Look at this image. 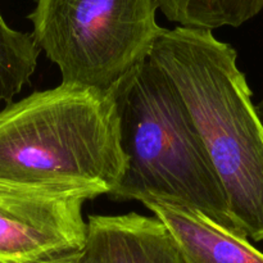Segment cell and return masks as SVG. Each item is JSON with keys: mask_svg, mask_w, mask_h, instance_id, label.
Wrapping results in <instances>:
<instances>
[{"mask_svg": "<svg viewBox=\"0 0 263 263\" xmlns=\"http://www.w3.org/2000/svg\"><path fill=\"white\" fill-rule=\"evenodd\" d=\"M166 18L181 27L213 31L239 27L262 12L263 0H157Z\"/></svg>", "mask_w": 263, "mask_h": 263, "instance_id": "obj_8", "label": "cell"}, {"mask_svg": "<svg viewBox=\"0 0 263 263\" xmlns=\"http://www.w3.org/2000/svg\"><path fill=\"white\" fill-rule=\"evenodd\" d=\"M179 89L221 180L231 215L263 241V125L238 53L213 31L163 28L149 54Z\"/></svg>", "mask_w": 263, "mask_h": 263, "instance_id": "obj_1", "label": "cell"}, {"mask_svg": "<svg viewBox=\"0 0 263 263\" xmlns=\"http://www.w3.org/2000/svg\"><path fill=\"white\" fill-rule=\"evenodd\" d=\"M157 0H36L28 14L63 84L112 89L149 58L163 28Z\"/></svg>", "mask_w": 263, "mask_h": 263, "instance_id": "obj_4", "label": "cell"}, {"mask_svg": "<svg viewBox=\"0 0 263 263\" xmlns=\"http://www.w3.org/2000/svg\"><path fill=\"white\" fill-rule=\"evenodd\" d=\"M36 263H94L92 259L90 258L87 249L85 248L84 251L76 252V253L66 254V256L57 257V258L46 259V261L36 262Z\"/></svg>", "mask_w": 263, "mask_h": 263, "instance_id": "obj_10", "label": "cell"}, {"mask_svg": "<svg viewBox=\"0 0 263 263\" xmlns=\"http://www.w3.org/2000/svg\"><path fill=\"white\" fill-rule=\"evenodd\" d=\"M256 109H257V113H258L259 120H261V122L263 125V98L261 99V102L256 105Z\"/></svg>", "mask_w": 263, "mask_h": 263, "instance_id": "obj_11", "label": "cell"}, {"mask_svg": "<svg viewBox=\"0 0 263 263\" xmlns=\"http://www.w3.org/2000/svg\"><path fill=\"white\" fill-rule=\"evenodd\" d=\"M139 202L166 226L185 263H263V253L248 238L222 228L190 205L156 197Z\"/></svg>", "mask_w": 263, "mask_h": 263, "instance_id": "obj_7", "label": "cell"}, {"mask_svg": "<svg viewBox=\"0 0 263 263\" xmlns=\"http://www.w3.org/2000/svg\"><path fill=\"white\" fill-rule=\"evenodd\" d=\"M40 51L32 33L10 27L0 12V103H12L30 84Z\"/></svg>", "mask_w": 263, "mask_h": 263, "instance_id": "obj_9", "label": "cell"}, {"mask_svg": "<svg viewBox=\"0 0 263 263\" xmlns=\"http://www.w3.org/2000/svg\"><path fill=\"white\" fill-rule=\"evenodd\" d=\"M112 90L127 167L110 199L174 200L246 236L231 215L228 195L189 108L166 72L148 58Z\"/></svg>", "mask_w": 263, "mask_h": 263, "instance_id": "obj_3", "label": "cell"}, {"mask_svg": "<svg viewBox=\"0 0 263 263\" xmlns=\"http://www.w3.org/2000/svg\"><path fill=\"white\" fill-rule=\"evenodd\" d=\"M100 195L91 187L0 180V263H36L84 251L82 208Z\"/></svg>", "mask_w": 263, "mask_h": 263, "instance_id": "obj_5", "label": "cell"}, {"mask_svg": "<svg viewBox=\"0 0 263 263\" xmlns=\"http://www.w3.org/2000/svg\"><path fill=\"white\" fill-rule=\"evenodd\" d=\"M127 167L113 90L63 84L0 110V180L110 195Z\"/></svg>", "mask_w": 263, "mask_h": 263, "instance_id": "obj_2", "label": "cell"}, {"mask_svg": "<svg viewBox=\"0 0 263 263\" xmlns=\"http://www.w3.org/2000/svg\"><path fill=\"white\" fill-rule=\"evenodd\" d=\"M86 249L94 263H185L166 226L136 212L89 216Z\"/></svg>", "mask_w": 263, "mask_h": 263, "instance_id": "obj_6", "label": "cell"}]
</instances>
